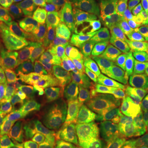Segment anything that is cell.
Instances as JSON below:
<instances>
[{
    "mask_svg": "<svg viewBox=\"0 0 148 148\" xmlns=\"http://www.w3.org/2000/svg\"><path fill=\"white\" fill-rule=\"evenodd\" d=\"M0 74L11 95L17 101H36L57 90L59 83L21 64L18 55L3 42L0 45Z\"/></svg>",
    "mask_w": 148,
    "mask_h": 148,
    "instance_id": "1",
    "label": "cell"
},
{
    "mask_svg": "<svg viewBox=\"0 0 148 148\" xmlns=\"http://www.w3.org/2000/svg\"><path fill=\"white\" fill-rule=\"evenodd\" d=\"M36 104L12 101L4 92L0 106V132L6 138L32 137L36 132Z\"/></svg>",
    "mask_w": 148,
    "mask_h": 148,
    "instance_id": "2",
    "label": "cell"
},
{
    "mask_svg": "<svg viewBox=\"0 0 148 148\" xmlns=\"http://www.w3.org/2000/svg\"><path fill=\"white\" fill-rule=\"evenodd\" d=\"M122 42L131 48L143 64H148V36L143 6L135 2L117 22Z\"/></svg>",
    "mask_w": 148,
    "mask_h": 148,
    "instance_id": "3",
    "label": "cell"
},
{
    "mask_svg": "<svg viewBox=\"0 0 148 148\" xmlns=\"http://www.w3.org/2000/svg\"><path fill=\"white\" fill-rule=\"evenodd\" d=\"M94 63V54L90 46L78 47L77 53L61 66H57L55 80L60 83L84 87Z\"/></svg>",
    "mask_w": 148,
    "mask_h": 148,
    "instance_id": "4",
    "label": "cell"
},
{
    "mask_svg": "<svg viewBox=\"0 0 148 148\" xmlns=\"http://www.w3.org/2000/svg\"><path fill=\"white\" fill-rule=\"evenodd\" d=\"M76 86L75 85L59 83L57 90L45 96L37 104L36 114V131L48 123L56 120L59 117L65 101L73 92Z\"/></svg>",
    "mask_w": 148,
    "mask_h": 148,
    "instance_id": "5",
    "label": "cell"
},
{
    "mask_svg": "<svg viewBox=\"0 0 148 148\" xmlns=\"http://www.w3.org/2000/svg\"><path fill=\"white\" fill-rule=\"evenodd\" d=\"M78 46L61 32H53L38 43V51L54 66H61L77 53Z\"/></svg>",
    "mask_w": 148,
    "mask_h": 148,
    "instance_id": "6",
    "label": "cell"
},
{
    "mask_svg": "<svg viewBox=\"0 0 148 148\" xmlns=\"http://www.w3.org/2000/svg\"><path fill=\"white\" fill-rule=\"evenodd\" d=\"M32 8L42 17L48 30L53 33H64L73 17V11L70 9L65 0H48Z\"/></svg>",
    "mask_w": 148,
    "mask_h": 148,
    "instance_id": "7",
    "label": "cell"
},
{
    "mask_svg": "<svg viewBox=\"0 0 148 148\" xmlns=\"http://www.w3.org/2000/svg\"><path fill=\"white\" fill-rule=\"evenodd\" d=\"M122 45L123 44L117 23L95 25L91 39L93 53L101 52L112 56Z\"/></svg>",
    "mask_w": 148,
    "mask_h": 148,
    "instance_id": "8",
    "label": "cell"
},
{
    "mask_svg": "<svg viewBox=\"0 0 148 148\" xmlns=\"http://www.w3.org/2000/svg\"><path fill=\"white\" fill-rule=\"evenodd\" d=\"M78 119L108 130H121L123 119L108 110L97 100H93L81 113Z\"/></svg>",
    "mask_w": 148,
    "mask_h": 148,
    "instance_id": "9",
    "label": "cell"
},
{
    "mask_svg": "<svg viewBox=\"0 0 148 148\" xmlns=\"http://www.w3.org/2000/svg\"><path fill=\"white\" fill-rule=\"evenodd\" d=\"M94 54V63L90 74L85 83L84 89L91 97L95 99L100 95L110 74L112 56L97 52Z\"/></svg>",
    "mask_w": 148,
    "mask_h": 148,
    "instance_id": "10",
    "label": "cell"
},
{
    "mask_svg": "<svg viewBox=\"0 0 148 148\" xmlns=\"http://www.w3.org/2000/svg\"><path fill=\"white\" fill-rule=\"evenodd\" d=\"M33 147L42 146L46 148H57L68 143V129L61 119L48 123L39 128L31 139Z\"/></svg>",
    "mask_w": 148,
    "mask_h": 148,
    "instance_id": "11",
    "label": "cell"
},
{
    "mask_svg": "<svg viewBox=\"0 0 148 148\" xmlns=\"http://www.w3.org/2000/svg\"><path fill=\"white\" fill-rule=\"evenodd\" d=\"M111 65L113 73L123 75L138 81L141 77L142 62L126 45H122L112 55Z\"/></svg>",
    "mask_w": 148,
    "mask_h": 148,
    "instance_id": "12",
    "label": "cell"
},
{
    "mask_svg": "<svg viewBox=\"0 0 148 148\" xmlns=\"http://www.w3.org/2000/svg\"><path fill=\"white\" fill-rule=\"evenodd\" d=\"M16 52L23 65L36 73L54 79L57 66L51 64L44 58L34 45L25 42Z\"/></svg>",
    "mask_w": 148,
    "mask_h": 148,
    "instance_id": "13",
    "label": "cell"
},
{
    "mask_svg": "<svg viewBox=\"0 0 148 148\" xmlns=\"http://www.w3.org/2000/svg\"><path fill=\"white\" fill-rule=\"evenodd\" d=\"M94 32V23L89 17L76 14L69 21L65 35L78 47L90 46Z\"/></svg>",
    "mask_w": 148,
    "mask_h": 148,
    "instance_id": "14",
    "label": "cell"
},
{
    "mask_svg": "<svg viewBox=\"0 0 148 148\" xmlns=\"http://www.w3.org/2000/svg\"><path fill=\"white\" fill-rule=\"evenodd\" d=\"M91 97L85 90L84 87L77 86L73 92L65 101L59 114V119L66 126L76 119L90 103Z\"/></svg>",
    "mask_w": 148,
    "mask_h": 148,
    "instance_id": "15",
    "label": "cell"
},
{
    "mask_svg": "<svg viewBox=\"0 0 148 148\" xmlns=\"http://www.w3.org/2000/svg\"><path fill=\"white\" fill-rule=\"evenodd\" d=\"M24 39L16 18L0 10V40L17 51L25 43Z\"/></svg>",
    "mask_w": 148,
    "mask_h": 148,
    "instance_id": "16",
    "label": "cell"
},
{
    "mask_svg": "<svg viewBox=\"0 0 148 148\" xmlns=\"http://www.w3.org/2000/svg\"><path fill=\"white\" fill-rule=\"evenodd\" d=\"M132 94V91L126 90L109 91L102 93L94 100H97L108 110L123 119L131 110L130 96Z\"/></svg>",
    "mask_w": 148,
    "mask_h": 148,
    "instance_id": "17",
    "label": "cell"
},
{
    "mask_svg": "<svg viewBox=\"0 0 148 148\" xmlns=\"http://www.w3.org/2000/svg\"><path fill=\"white\" fill-rule=\"evenodd\" d=\"M15 18L22 33L27 38L39 36L47 28L42 17L33 8H25Z\"/></svg>",
    "mask_w": 148,
    "mask_h": 148,
    "instance_id": "18",
    "label": "cell"
},
{
    "mask_svg": "<svg viewBox=\"0 0 148 148\" xmlns=\"http://www.w3.org/2000/svg\"><path fill=\"white\" fill-rule=\"evenodd\" d=\"M138 88V80L133 79V78L123 76V75L112 73L111 74H110L100 95H101L102 93H105V92L115 91V90H126V91L133 92Z\"/></svg>",
    "mask_w": 148,
    "mask_h": 148,
    "instance_id": "19",
    "label": "cell"
},
{
    "mask_svg": "<svg viewBox=\"0 0 148 148\" xmlns=\"http://www.w3.org/2000/svg\"><path fill=\"white\" fill-rule=\"evenodd\" d=\"M69 124L68 142L69 145L77 148H96L95 143L85 132L78 120H72Z\"/></svg>",
    "mask_w": 148,
    "mask_h": 148,
    "instance_id": "20",
    "label": "cell"
},
{
    "mask_svg": "<svg viewBox=\"0 0 148 148\" xmlns=\"http://www.w3.org/2000/svg\"><path fill=\"white\" fill-rule=\"evenodd\" d=\"M106 148H141L138 143L127 138L119 130H108L105 138Z\"/></svg>",
    "mask_w": 148,
    "mask_h": 148,
    "instance_id": "21",
    "label": "cell"
},
{
    "mask_svg": "<svg viewBox=\"0 0 148 148\" xmlns=\"http://www.w3.org/2000/svg\"><path fill=\"white\" fill-rule=\"evenodd\" d=\"M90 19L95 25H102L108 23H117L122 18L123 15L116 12L102 7L93 8L89 14Z\"/></svg>",
    "mask_w": 148,
    "mask_h": 148,
    "instance_id": "22",
    "label": "cell"
},
{
    "mask_svg": "<svg viewBox=\"0 0 148 148\" xmlns=\"http://www.w3.org/2000/svg\"><path fill=\"white\" fill-rule=\"evenodd\" d=\"M130 107L136 114L148 118V93L137 89L130 96Z\"/></svg>",
    "mask_w": 148,
    "mask_h": 148,
    "instance_id": "23",
    "label": "cell"
},
{
    "mask_svg": "<svg viewBox=\"0 0 148 148\" xmlns=\"http://www.w3.org/2000/svg\"><path fill=\"white\" fill-rule=\"evenodd\" d=\"M78 122L85 130V132L87 133L89 138L91 139V141L95 143L96 148H106L105 147V138H106L105 128L97 127L83 119H78Z\"/></svg>",
    "mask_w": 148,
    "mask_h": 148,
    "instance_id": "24",
    "label": "cell"
},
{
    "mask_svg": "<svg viewBox=\"0 0 148 148\" xmlns=\"http://www.w3.org/2000/svg\"><path fill=\"white\" fill-rule=\"evenodd\" d=\"M92 4L96 7H102L124 15L131 6L135 3L133 0H92Z\"/></svg>",
    "mask_w": 148,
    "mask_h": 148,
    "instance_id": "25",
    "label": "cell"
},
{
    "mask_svg": "<svg viewBox=\"0 0 148 148\" xmlns=\"http://www.w3.org/2000/svg\"><path fill=\"white\" fill-rule=\"evenodd\" d=\"M132 110L127 113L125 116L123 117V123L121 128V132L130 140L137 143H140L143 142L140 135L137 132L136 128L134 127V124L132 123V120L130 118V112Z\"/></svg>",
    "mask_w": 148,
    "mask_h": 148,
    "instance_id": "26",
    "label": "cell"
},
{
    "mask_svg": "<svg viewBox=\"0 0 148 148\" xmlns=\"http://www.w3.org/2000/svg\"><path fill=\"white\" fill-rule=\"evenodd\" d=\"M71 10L83 14H90L93 9L91 0H65Z\"/></svg>",
    "mask_w": 148,
    "mask_h": 148,
    "instance_id": "27",
    "label": "cell"
},
{
    "mask_svg": "<svg viewBox=\"0 0 148 148\" xmlns=\"http://www.w3.org/2000/svg\"><path fill=\"white\" fill-rule=\"evenodd\" d=\"M130 118L132 120V123L134 124V127L136 128L137 132L140 135L143 142L145 143L148 140V127L146 124L145 121L143 120L142 117H140L138 114H136L133 111L130 112Z\"/></svg>",
    "mask_w": 148,
    "mask_h": 148,
    "instance_id": "28",
    "label": "cell"
},
{
    "mask_svg": "<svg viewBox=\"0 0 148 148\" xmlns=\"http://www.w3.org/2000/svg\"><path fill=\"white\" fill-rule=\"evenodd\" d=\"M10 148H32L30 143L23 138H7Z\"/></svg>",
    "mask_w": 148,
    "mask_h": 148,
    "instance_id": "29",
    "label": "cell"
},
{
    "mask_svg": "<svg viewBox=\"0 0 148 148\" xmlns=\"http://www.w3.org/2000/svg\"><path fill=\"white\" fill-rule=\"evenodd\" d=\"M0 8L4 13L15 17V8L12 0H0Z\"/></svg>",
    "mask_w": 148,
    "mask_h": 148,
    "instance_id": "30",
    "label": "cell"
},
{
    "mask_svg": "<svg viewBox=\"0 0 148 148\" xmlns=\"http://www.w3.org/2000/svg\"><path fill=\"white\" fill-rule=\"evenodd\" d=\"M12 1L15 8V13L16 16L25 8V6L27 4V0H12Z\"/></svg>",
    "mask_w": 148,
    "mask_h": 148,
    "instance_id": "31",
    "label": "cell"
},
{
    "mask_svg": "<svg viewBox=\"0 0 148 148\" xmlns=\"http://www.w3.org/2000/svg\"><path fill=\"white\" fill-rule=\"evenodd\" d=\"M141 86L143 87L144 90L148 91V68L145 69L143 72L142 78H141V82H140Z\"/></svg>",
    "mask_w": 148,
    "mask_h": 148,
    "instance_id": "32",
    "label": "cell"
},
{
    "mask_svg": "<svg viewBox=\"0 0 148 148\" xmlns=\"http://www.w3.org/2000/svg\"><path fill=\"white\" fill-rule=\"evenodd\" d=\"M0 148H10L8 139L0 132Z\"/></svg>",
    "mask_w": 148,
    "mask_h": 148,
    "instance_id": "33",
    "label": "cell"
},
{
    "mask_svg": "<svg viewBox=\"0 0 148 148\" xmlns=\"http://www.w3.org/2000/svg\"><path fill=\"white\" fill-rule=\"evenodd\" d=\"M141 1V5L143 6V10L147 12V15H148V0H140Z\"/></svg>",
    "mask_w": 148,
    "mask_h": 148,
    "instance_id": "34",
    "label": "cell"
},
{
    "mask_svg": "<svg viewBox=\"0 0 148 148\" xmlns=\"http://www.w3.org/2000/svg\"><path fill=\"white\" fill-rule=\"evenodd\" d=\"M44 1H46V0H27V3L28 5H35L37 3H40Z\"/></svg>",
    "mask_w": 148,
    "mask_h": 148,
    "instance_id": "35",
    "label": "cell"
},
{
    "mask_svg": "<svg viewBox=\"0 0 148 148\" xmlns=\"http://www.w3.org/2000/svg\"><path fill=\"white\" fill-rule=\"evenodd\" d=\"M34 148H46L45 147H42V146H36V147H34ZM57 148H77L73 147V146H71V145H63V146H60V147H58Z\"/></svg>",
    "mask_w": 148,
    "mask_h": 148,
    "instance_id": "36",
    "label": "cell"
},
{
    "mask_svg": "<svg viewBox=\"0 0 148 148\" xmlns=\"http://www.w3.org/2000/svg\"><path fill=\"white\" fill-rule=\"evenodd\" d=\"M3 90L2 89V86L0 84V106H1V102H2V98H3Z\"/></svg>",
    "mask_w": 148,
    "mask_h": 148,
    "instance_id": "37",
    "label": "cell"
},
{
    "mask_svg": "<svg viewBox=\"0 0 148 148\" xmlns=\"http://www.w3.org/2000/svg\"><path fill=\"white\" fill-rule=\"evenodd\" d=\"M146 25H147V36H148V15L146 16Z\"/></svg>",
    "mask_w": 148,
    "mask_h": 148,
    "instance_id": "38",
    "label": "cell"
},
{
    "mask_svg": "<svg viewBox=\"0 0 148 148\" xmlns=\"http://www.w3.org/2000/svg\"><path fill=\"white\" fill-rule=\"evenodd\" d=\"M143 120L145 121L146 124L147 125V127H148V118H143Z\"/></svg>",
    "mask_w": 148,
    "mask_h": 148,
    "instance_id": "39",
    "label": "cell"
},
{
    "mask_svg": "<svg viewBox=\"0 0 148 148\" xmlns=\"http://www.w3.org/2000/svg\"><path fill=\"white\" fill-rule=\"evenodd\" d=\"M2 43H3V42H2V41L0 40V45H1V44H2Z\"/></svg>",
    "mask_w": 148,
    "mask_h": 148,
    "instance_id": "40",
    "label": "cell"
},
{
    "mask_svg": "<svg viewBox=\"0 0 148 148\" xmlns=\"http://www.w3.org/2000/svg\"><path fill=\"white\" fill-rule=\"evenodd\" d=\"M91 1H92V0H91Z\"/></svg>",
    "mask_w": 148,
    "mask_h": 148,
    "instance_id": "41",
    "label": "cell"
}]
</instances>
